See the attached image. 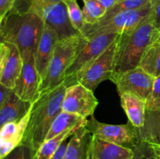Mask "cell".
<instances>
[{"mask_svg": "<svg viewBox=\"0 0 160 159\" xmlns=\"http://www.w3.org/2000/svg\"><path fill=\"white\" fill-rule=\"evenodd\" d=\"M67 87L63 83L40 94L31 106L30 119L21 143L28 145L37 152L45 141L54 119L62 111V103Z\"/></svg>", "mask_w": 160, "mask_h": 159, "instance_id": "obj_1", "label": "cell"}, {"mask_svg": "<svg viewBox=\"0 0 160 159\" xmlns=\"http://www.w3.org/2000/svg\"><path fill=\"white\" fill-rule=\"evenodd\" d=\"M159 35L150 16L131 31L118 34L113 75L138 67L146 48L157 41Z\"/></svg>", "mask_w": 160, "mask_h": 159, "instance_id": "obj_2", "label": "cell"}, {"mask_svg": "<svg viewBox=\"0 0 160 159\" xmlns=\"http://www.w3.org/2000/svg\"><path fill=\"white\" fill-rule=\"evenodd\" d=\"M1 22V41L14 44L22 54L37 51L45 23L35 13L12 10Z\"/></svg>", "mask_w": 160, "mask_h": 159, "instance_id": "obj_3", "label": "cell"}, {"mask_svg": "<svg viewBox=\"0 0 160 159\" xmlns=\"http://www.w3.org/2000/svg\"><path fill=\"white\" fill-rule=\"evenodd\" d=\"M12 9L35 13L56 32L59 40L80 35L70 22L64 2L45 0H17Z\"/></svg>", "mask_w": 160, "mask_h": 159, "instance_id": "obj_4", "label": "cell"}, {"mask_svg": "<svg viewBox=\"0 0 160 159\" xmlns=\"http://www.w3.org/2000/svg\"><path fill=\"white\" fill-rule=\"evenodd\" d=\"M82 39V35L80 34L58 41L46 73L41 83L40 94L63 84L66 73L74 59Z\"/></svg>", "mask_w": 160, "mask_h": 159, "instance_id": "obj_5", "label": "cell"}, {"mask_svg": "<svg viewBox=\"0 0 160 159\" xmlns=\"http://www.w3.org/2000/svg\"><path fill=\"white\" fill-rule=\"evenodd\" d=\"M151 4L138 9L119 12L108 19H101L92 25L85 24L81 35L87 40L102 34H120L137 26L151 14Z\"/></svg>", "mask_w": 160, "mask_h": 159, "instance_id": "obj_6", "label": "cell"}, {"mask_svg": "<svg viewBox=\"0 0 160 159\" xmlns=\"http://www.w3.org/2000/svg\"><path fill=\"white\" fill-rule=\"evenodd\" d=\"M116 49L117 39L102 54L78 72L72 85L81 84L95 91L98 84L103 81L111 80L114 73Z\"/></svg>", "mask_w": 160, "mask_h": 159, "instance_id": "obj_7", "label": "cell"}, {"mask_svg": "<svg viewBox=\"0 0 160 159\" xmlns=\"http://www.w3.org/2000/svg\"><path fill=\"white\" fill-rule=\"evenodd\" d=\"M118 34H102L87 40L83 37L82 41L74 59L66 73L64 84L67 87L73 84V81L78 72L84 66L102 54L116 41Z\"/></svg>", "mask_w": 160, "mask_h": 159, "instance_id": "obj_8", "label": "cell"}, {"mask_svg": "<svg viewBox=\"0 0 160 159\" xmlns=\"http://www.w3.org/2000/svg\"><path fill=\"white\" fill-rule=\"evenodd\" d=\"M85 126L95 137L127 147L132 148L139 140V129L130 122L128 124L111 125L100 123L95 117L91 116L87 120Z\"/></svg>", "mask_w": 160, "mask_h": 159, "instance_id": "obj_9", "label": "cell"}, {"mask_svg": "<svg viewBox=\"0 0 160 159\" xmlns=\"http://www.w3.org/2000/svg\"><path fill=\"white\" fill-rule=\"evenodd\" d=\"M22 57L21 73L12 90L21 99L33 104L40 96L42 80L36 68L35 54L32 51H28L22 54Z\"/></svg>", "mask_w": 160, "mask_h": 159, "instance_id": "obj_10", "label": "cell"}, {"mask_svg": "<svg viewBox=\"0 0 160 159\" xmlns=\"http://www.w3.org/2000/svg\"><path fill=\"white\" fill-rule=\"evenodd\" d=\"M110 80L117 86L119 94L131 93L147 101L151 94L155 78L138 66L113 75Z\"/></svg>", "mask_w": 160, "mask_h": 159, "instance_id": "obj_11", "label": "cell"}, {"mask_svg": "<svg viewBox=\"0 0 160 159\" xmlns=\"http://www.w3.org/2000/svg\"><path fill=\"white\" fill-rule=\"evenodd\" d=\"M98 101L93 90L81 84H75L67 87L62 103V110L76 114L87 118L93 116Z\"/></svg>", "mask_w": 160, "mask_h": 159, "instance_id": "obj_12", "label": "cell"}, {"mask_svg": "<svg viewBox=\"0 0 160 159\" xmlns=\"http://www.w3.org/2000/svg\"><path fill=\"white\" fill-rule=\"evenodd\" d=\"M23 67V57L16 45L1 41L0 44V84L13 89Z\"/></svg>", "mask_w": 160, "mask_h": 159, "instance_id": "obj_13", "label": "cell"}, {"mask_svg": "<svg viewBox=\"0 0 160 159\" xmlns=\"http://www.w3.org/2000/svg\"><path fill=\"white\" fill-rule=\"evenodd\" d=\"M31 115V111L17 121L10 122L1 126L0 130V158L21 144Z\"/></svg>", "mask_w": 160, "mask_h": 159, "instance_id": "obj_14", "label": "cell"}, {"mask_svg": "<svg viewBox=\"0 0 160 159\" xmlns=\"http://www.w3.org/2000/svg\"><path fill=\"white\" fill-rule=\"evenodd\" d=\"M59 41L56 31L45 23V27L35 53L36 68L42 80L46 73L48 64Z\"/></svg>", "mask_w": 160, "mask_h": 159, "instance_id": "obj_15", "label": "cell"}, {"mask_svg": "<svg viewBox=\"0 0 160 159\" xmlns=\"http://www.w3.org/2000/svg\"><path fill=\"white\" fill-rule=\"evenodd\" d=\"M133 150L92 135L88 159H132Z\"/></svg>", "mask_w": 160, "mask_h": 159, "instance_id": "obj_16", "label": "cell"}, {"mask_svg": "<svg viewBox=\"0 0 160 159\" xmlns=\"http://www.w3.org/2000/svg\"><path fill=\"white\" fill-rule=\"evenodd\" d=\"M121 106L130 123L135 128L142 129L146 123L147 101L131 93L120 94Z\"/></svg>", "mask_w": 160, "mask_h": 159, "instance_id": "obj_17", "label": "cell"}, {"mask_svg": "<svg viewBox=\"0 0 160 159\" xmlns=\"http://www.w3.org/2000/svg\"><path fill=\"white\" fill-rule=\"evenodd\" d=\"M31 102L21 99L12 90L6 101L0 105V126L22 118L31 111Z\"/></svg>", "mask_w": 160, "mask_h": 159, "instance_id": "obj_18", "label": "cell"}, {"mask_svg": "<svg viewBox=\"0 0 160 159\" xmlns=\"http://www.w3.org/2000/svg\"><path fill=\"white\" fill-rule=\"evenodd\" d=\"M85 125L78 128L70 137L65 159H87L88 157L92 134L88 130Z\"/></svg>", "mask_w": 160, "mask_h": 159, "instance_id": "obj_19", "label": "cell"}, {"mask_svg": "<svg viewBox=\"0 0 160 159\" xmlns=\"http://www.w3.org/2000/svg\"><path fill=\"white\" fill-rule=\"evenodd\" d=\"M87 118L76 114L68 113L62 111L53 121L45 140H50L65 131L84 126L87 123Z\"/></svg>", "mask_w": 160, "mask_h": 159, "instance_id": "obj_20", "label": "cell"}, {"mask_svg": "<svg viewBox=\"0 0 160 159\" xmlns=\"http://www.w3.org/2000/svg\"><path fill=\"white\" fill-rule=\"evenodd\" d=\"M138 66L154 78L160 76V41H156L146 48Z\"/></svg>", "mask_w": 160, "mask_h": 159, "instance_id": "obj_21", "label": "cell"}, {"mask_svg": "<svg viewBox=\"0 0 160 159\" xmlns=\"http://www.w3.org/2000/svg\"><path fill=\"white\" fill-rule=\"evenodd\" d=\"M78 129V128L65 131L50 140H45L36 152L35 159H51L62 142L71 137Z\"/></svg>", "mask_w": 160, "mask_h": 159, "instance_id": "obj_22", "label": "cell"}, {"mask_svg": "<svg viewBox=\"0 0 160 159\" xmlns=\"http://www.w3.org/2000/svg\"><path fill=\"white\" fill-rule=\"evenodd\" d=\"M83 17L85 24L92 25L97 23L106 14L107 9L97 0H83Z\"/></svg>", "mask_w": 160, "mask_h": 159, "instance_id": "obj_23", "label": "cell"}, {"mask_svg": "<svg viewBox=\"0 0 160 159\" xmlns=\"http://www.w3.org/2000/svg\"><path fill=\"white\" fill-rule=\"evenodd\" d=\"M151 1L152 0H118L115 5L107 9L106 14L102 19H108L124 11L142 9L151 4Z\"/></svg>", "mask_w": 160, "mask_h": 159, "instance_id": "obj_24", "label": "cell"}, {"mask_svg": "<svg viewBox=\"0 0 160 159\" xmlns=\"http://www.w3.org/2000/svg\"><path fill=\"white\" fill-rule=\"evenodd\" d=\"M67 6L69 18L73 27L81 34L83 28L85 26L83 17V11L80 8L77 0H65L63 2Z\"/></svg>", "mask_w": 160, "mask_h": 159, "instance_id": "obj_25", "label": "cell"}, {"mask_svg": "<svg viewBox=\"0 0 160 159\" xmlns=\"http://www.w3.org/2000/svg\"><path fill=\"white\" fill-rule=\"evenodd\" d=\"M160 111V76L155 78L151 94L147 101V112L156 113Z\"/></svg>", "mask_w": 160, "mask_h": 159, "instance_id": "obj_26", "label": "cell"}, {"mask_svg": "<svg viewBox=\"0 0 160 159\" xmlns=\"http://www.w3.org/2000/svg\"><path fill=\"white\" fill-rule=\"evenodd\" d=\"M35 154L31 147L21 143L2 159H35Z\"/></svg>", "mask_w": 160, "mask_h": 159, "instance_id": "obj_27", "label": "cell"}, {"mask_svg": "<svg viewBox=\"0 0 160 159\" xmlns=\"http://www.w3.org/2000/svg\"><path fill=\"white\" fill-rule=\"evenodd\" d=\"M133 150L132 159H152L147 143L145 140H139L131 148Z\"/></svg>", "mask_w": 160, "mask_h": 159, "instance_id": "obj_28", "label": "cell"}, {"mask_svg": "<svg viewBox=\"0 0 160 159\" xmlns=\"http://www.w3.org/2000/svg\"><path fill=\"white\" fill-rule=\"evenodd\" d=\"M150 19L156 29L160 31V0H152Z\"/></svg>", "mask_w": 160, "mask_h": 159, "instance_id": "obj_29", "label": "cell"}, {"mask_svg": "<svg viewBox=\"0 0 160 159\" xmlns=\"http://www.w3.org/2000/svg\"><path fill=\"white\" fill-rule=\"evenodd\" d=\"M17 0H0V21L12 10Z\"/></svg>", "mask_w": 160, "mask_h": 159, "instance_id": "obj_30", "label": "cell"}, {"mask_svg": "<svg viewBox=\"0 0 160 159\" xmlns=\"http://www.w3.org/2000/svg\"><path fill=\"white\" fill-rule=\"evenodd\" d=\"M147 143L152 159H160V141L156 140H143Z\"/></svg>", "mask_w": 160, "mask_h": 159, "instance_id": "obj_31", "label": "cell"}, {"mask_svg": "<svg viewBox=\"0 0 160 159\" xmlns=\"http://www.w3.org/2000/svg\"><path fill=\"white\" fill-rule=\"evenodd\" d=\"M69 141L67 140H64L62 144L59 147L57 151L55 152L51 159H65L66 151H67V145H68Z\"/></svg>", "mask_w": 160, "mask_h": 159, "instance_id": "obj_32", "label": "cell"}, {"mask_svg": "<svg viewBox=\"0 0 160 159\" xmlns=\"http://www.w3.org/2000/svg\"><path fill=\"white\" fill-rule=\"evenodd\" d=\"M12 90V89L6 87L4 85L0 84V105H2L6 101V100L7 99V98L10 94Z\"/></svg>", "mask_w": 160, "mask_h": 159, "instance_id": "obj_33", "label": "cell"}, {"mask_svg": "<svg viewBox=\"0 0 160 159\" xmlns=\"http://www.w3.org/2000/svg\"><path fill=\"white\" fill-rule=\"evenodd\" d=\"M97 1L101 3L106 9H108L112 7L113 5H115L118 0H97Z\"/></svg>", "mask_w": 160, "mask_h": 159, "instance_id": "obj_34", "label": "cell"}, {"mask_svg": "<svg viewBox=\"0 0 160 159\" xmlns=\"http://www.w3.org/2000/svg\"><path fill=\"white\" fill-rule=\"evenodd\" d=\"M48 2H63L65 0H45Z\"/></svg>", "mask_w": 160, "mask_h": 159, "instance_id": "obj_35", "label": "cell"}, {"mask_svg": "<svg viewBox=\"0 0 160 159\" xmlns=\"http://www.w3.org/2000/svg\"><path fill=\"white\" fill-rule=\"evenodd\" d=\"M156 113L158 114V117H159V121H158V124L160 125V111L158 112H156Z\"/></svg>", "mask_w": 160, "mask_h": 159, "instance_id": "obj_36", "label": "cell"}, {"mask_svg": "<svg viewBox=\"0 0 160 159\" xmlns=\"http://www.w3.org/2000/svg\"><path fill=\"white\" fill-rule=\"evenodd\" d=\"M158 41H160V35H159V39H158Z\"/></svg>", "mask_w": 160, "mask_h": 159, "instance_id": "obj_37", "label": "cell"}, {"mask_svg": "<svg viewBox=\"0 0 160 159\" xmlns=\"http://www.w3.org/2000/svg\"><path fill=\"white\" fill-rule=\"evenodd\" d=\"M87 159H88V158Z\"/></svg>", "mask_w": 160, "mask_h": 159, "instance_id": "obj_38", "label": "cell"}, {"mask_svg": "<svg viewBox=\"0 0 160 159\" xmlns=\"http://www.w3.org/2000/svg\"><path fill=\"white\" fill-rule=\"evenodd\" d=\"M159 32H160V31H159Z\"/></svg>", "mask_w": 160, "mask_h": 159, "instance_id": "obj_39", "label": "cell"}]
</instances>
